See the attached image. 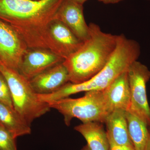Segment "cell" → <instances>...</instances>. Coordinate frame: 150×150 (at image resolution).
<instances>
[{"label": "cell", "mask_w": 150, "mask_h": 150, "mask_svg": "<svg viewBox=\"0 0 150 150\" xmlns=\"http://www.w3.org/2000/svg\"><path fill=\"white\" fill-rule=\"evenodd\" d=\"M64 0H1L0 20L10 25L28 48L50 50L49 26Z\"/></svg>", "instance_id": "1"}, {"label": "cell", "mask_w": 150, "mask_h": 150, "mask_svg": "<svg viewBox=\"0 0 150 150\" xmlns=\"http://www.w3.org/2000/svg\"><path fill=\"white\" fill-rule=\"evenodd\" d=\"M88 26V39L63 62L71 83H81L93 77L106 65L117 46L118 35L103 32L95 23Z\"/></svg>", "instance_id": "2"}, {"label": "cell", "mask_w": 150, "mask_h": 150, "mask_svg": "<svg viewBox=\"0 0 150 150\" xmlns=\"http://www.w3.org/2000/svg\"><path fill=\"white\" fill-rule=\"evenodd\" d=\"M141 53V46L136 40L127 38L123 34L118 35L117 46L112 56L104 68L93 77L80 83H68L52 93L38 94V98L41 101L48 103L81 92L104 90L138 60Z\"/></svg>", "instance_id": "3"}, {"label": "cell", "mask_w": 150, "mask_h": 150, "mask_svg": "<svg viewBox=\"0 0 150 150\" xmlns=\"http://www.w3.org/2000/svg\"><path fill=\"white\" fill-rule=\"evenodd\" d=\"M48 103L51 108L63 115L67 126H70L74 118L79 119L83 123H104L108 115L112 112L103 91H87L79 98H65Z\"/></svg>", "instance_id": "4"}, {"label": "cell", "mask_w": 150, "mask_h": 150, "mask_svg": "<svg viewBox=\"0 0 150 150\" xmlns=\"http://www.w3.org/2000/svg\"><path fill=\"white\" fill-rule=\"evenodd\" d=\"M0 71L8 84L14 109L28 125L50 111L49 104L40 100L29 80L18 71L1 63Z\"/></svg>", "instance_id": "5"}, {"label": "cell", "mask_w": 150, "mask_h": 150, "mask_svg": "<svg viewBox=\"0 0 150 150\" xmlns=\"http://www.w3.org/2000/svg\"><path fill=\"white\" fill-rule=\"evenodd\" d=\"M127 74L131 92V105L129 110L150 128V107L146 93L150 71L147 66L137 60L130 65Z\"/></svg>", "instance_id": "6"}, {"label": "cell", "mask_w": 150, "mask_h": 150, "mask_svg": "<svg viewBox=\"0 0 150 150\" xmlns=\"http://www.w3.org/2000/svg\"><path fill=\"white\" fill-rule=\"evenodd\" d=\"M27 45L9 25L0 20V62L6 67L19 71Z\"/></svg>", "instance_id": "7"}, {"label": "cell", "mask_w": 150, "mask_h": 150, "mask_svg": "<svg viewBox=\"0 0 150 150\" xmlns=\"http://www.w3.org/2000/svg\"><path fill=\"white\" fill-rule=\"evenodd\" d=\"M64 59L48 49H28L23 58L19 72L28 80L64 62Z\"/></svg>", "instance_id": "8"}, {"label": "cell", "mask_w": 150, "mask_h": 150, "mask_svg": "<svg viewBox=\"0 0 150 150\" xmlns=\"http://www.w3.org/2000/svg\"><path fill=\"white\" fill-rule=\"evenodd\" d=\"M48 35L50 51L64 60L77 51L83 43L69 28L57 19L50 25Z\"/></svg>", "instance_id": "9"}, {"label": "cell", "mask_w": 150, "mask_h": 150, "mask_svg": "<svg viewBox=\"0 0 150 150\" xmlns=\"http://www.w3.org/2000/svg\"><path fill=\"white\" fill-rule=\"evenodd\" d=\"M56 19L64 23L81 41L84 42L89 37V28L84 16L83 5L64 0L57 11Z\"/></svg>", "instance_id": "10"}, {"label": "cell", "mask_w": 150, "mask_h": 150, "mask_svg": "<svg viewBox=\"0 0 150 150\" xmlns=\"http://www.w3.org/2000/svg\"><path fill=\"white\" fill-rule=\"evenodd\" d=\"M29 81L37 94L51 93L69 82V73L62 63L35 76Z\"/></svg>", "instance_id": "11"}, {"label": "cell", "mask_w": 150, "mask_h": 150, "mask_svg": "<svg viewBox=\"0 0 150 150\" xmlns=\"http://www.w3.org/2000/svg\"><path fill=\"white\" fill-rule=\"evenodd\" d=\"M110 109L128 111L131 105V92L127 71L115 79L103 90Z\"/></svg>", "instance_id": "12"}, {"label": "cell", "mask_w": 150, "mask_h": 150, "mask_svg": "<svg viewBox=\"0 0 150 150\" xmlns=\"http://www.w3.org/2000/svg\"><path fill=\"white\" fill-rule=\"evenodd\" d=\"M107 137L115 144L134 147L128 131L126 111L117 109L110 112L105 121Z\"/></svg>", "instance_id": "13"}, {"label": "cell", "mask_w": 150, "mask_h": 150, "mask_svg": "<svg viewBox=\"0 0 150 150\" xmlns=\"http://www.w3.org/2000/svg\"><path fill=\"white\" fill-rule=\"evenodd\" d=\"M74 129L83 136L91 150H109L106 131L99 122L83 123Z\"/></svg>", "instance_id": "14"}, {"label": "cell", "mask_w": 150, "mask_h": 150, "mask_svg": "<svg viewBox=\"0 0 150 150\" xmlns=\"http://www.w3.org/2000/svg\"><path fill=\"white\" fill-rule=\"evenodd\" d=\"M0 124L16 138L31 134L30 126L13 108L0 103Z\"/></svg>", "instance_id": "15"}, {"label": "cell", "mask_w": 150, "mask_h": 150, "mask_svg": "<svg viewBox=\"0 0 150 150\" xmlns=\"http://www.w3.org/2000/svg\"><path fill=\"white\" fill-rule=\"evenodd\" d=\"M128 131L135 150H144L149 128L142 119L129 110L126 111Z\"/></svg>", "instance_id": "16"}, {"label": "cell", "mask_w": 150, "mask_h": 150, "mask_svg": "<svg viewBox=\"0 0 150 150\" xmlns=\"http://www.w3.org/2000/svg\"><path fill=\"white\" fill-rule=\"evenodd\" d=\"M16 139L5 128L0 126V150H18Z\"/></svg>", "instance_id": "17"}, {"label": "cell", "mask_w": 150, "mask_h": 150, "mask_svg": "<svg viewBox=\"0 0 150 150\" xmlns=\"http://www.w3.org/2000/svg\"><path fill=\"white\" fill-rule=\"evenodd\" d=\"M0 103L13 108L10 90L6 80L0 71Z\"/></svg>", "instance_id": "18"}, {"label": "cell", "mask_w": 150, "mask_h": 150, "mask_svg": "<svg viewBox=\"0 0 150 150\" xmlns=\"http://www.w3.org/2000/svg\"><path fill=\"white\" fill-rule=\"evenodd\" d=\"M108 138L109 143V150H135L134 147L130 146H119L115 144L112 140Z\"/></svg>", "instance_id": "19"}, {"label": "cell", "mask_w": 150, "mask_h": 150, "mask_svg": "<svg viewBox=\"0 0 150 150\" xmlns=\"http://www.w3.org/2000/svg\"><path fill=\"white\" fill-rule=\"evenodd\" d=\"M100 2L103 3L105 4H115L122 1L123 0H98Z\"/></svg>", "instance_id": "20"}, {"label": "cell", "mask_w": 150, "mask_h": 150, "mask_svg": "<svg viewBox=\"0 0 150 150\" xmlns=\"http://www.w3.org/2000/svg\"><path fill=\"white\" fill-rule=\"evenodd\" d=\"M144 150H150V128H149V139H148L146 144V146H145Z\"/></svg>", "instance_id": "21"}, {"label": "cell", "mask_w": 150, "mask_h": 150, "mask_svg": "<svg viewBox=\"0 0 150 150\" xmlns=\"http://www.w3.org/2000/svg\"><path fill=\"white\" fill-rule=\"evenodd\" d=\"M74 2L77 3V4H79L83 5L84 3L87 0H70Z\"/></svg>", "instance_id": "22"}, {"label": "cell", "mask_w": 150, "mask_h": 150, "mask_svg": "<svg viewBox=\"0 0 150 150\" xmlns=\"http://www.w3.org/2000/svg\"><path fill=\"white\" fill-rule=\"evenodd\" d=\"M81 150H91L88 147V146L87 145H86L85 146L83 147Z\"/></svg>", "instance_id": "23"}, {"label": "cell", "mask_w": 150, "mask_h": 150, "mask_svg": "<svg viewBox=\"0 0 150 150\" xmlns=\"http://www.w3.org/2000/svg\"><path fill=\"white\" fill-rule=\"evenodd\" d=\"M1 126V124H0V126Z\"/></svg>", "instance_id": "24"}, {"label": "cell", "mask_w": 150, "mask_h": 150, "mask_svg": "<svg viewBox=\"0 0 150 150\" xmlns=\"http://www.w3.org/2000/svg\"><path fill=\"white\" fill-rule=\"evenodd\" d=\"M1 64V62H0V64Z\"/></svg>", "instance_id": "25"}, {"label": "cell", "mask_w": 150, "mask_h": 150, "mask_svg": "<svg viewBox=\"0 0 150 150\" xmlns=\"http://www.w3.org/2000/svg\"><path fill=\"white\" fill-rule=\"evenodd\" d=\"M0 1H1V0H0Z\"/></svg>", "instance_id": "26"}]
</instances>
